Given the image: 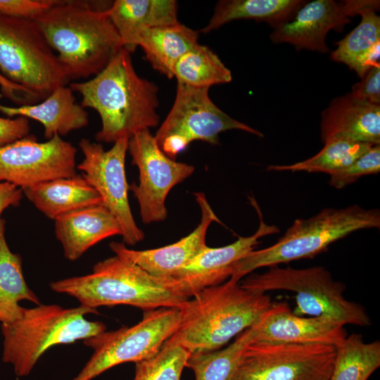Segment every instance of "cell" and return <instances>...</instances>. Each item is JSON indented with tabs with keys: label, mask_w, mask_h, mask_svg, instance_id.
Instances as JSON below:
<instances>
[{
	"label": "cell",
	"mask_w": 380,
	"mask_h": 380,
	"mask_svg": "<svg viewBox=\"0 0 380 380\" xmlns=\"http://www.w3.org/2000/svg\"><path fill=\"white\" fill-rule=\"evenodd\" d=\"M82 96L81 106L95 110L101 128L98 141L114 143L121 138L157 126L160 117L158 87L136 72L131 53L122 48L106 67L91 80L71 82Z\"/></svg>",
	"instance_id": "1"
},
{
	"label": "cell",
	"mask_w": 380,
	"mask_h": 380,
	"mask_svg": "<svg viewBox=\"0 0 380 380\" xmlns=\"http://www.w3.org/2000/svg\"><path fill=\"white\" fill-rule=\"evenodd\" d=\"M271 303L269 294L246 289L230 277L186 300L180 308L179 325L168 340L191 355L220 349L255 324Z\"/></svg>",
	"instance_id": "2"
},
{
	"label": "cell",
	"mask_w": 380,
	"mask_h": 380,
	"mask_svg": "<svg viewBox=\"0 0 380 380\" xmlns=\"http://www.w3.org/2000/svg\"><path fill=\"white\" fill-rule=\"evenodd\" d=\"M71 80L95 76L123 48L105 10L57 1L34 18Z\"/></svg>",
	"instance_id": "3"
},
{
	"label": "cell",
	"mask_w": 380,
	"mask_h": 380,
	"mask_svg": "<svg viewBox=\"0 0 380 380\" xmlns=\"http://www.w3.org/2000/svg\"><path fill=\"white\" fill-rule=\"evenodd\" d=\"M55 292L76 298L80 305H127L144 311L160 308H181L188 298L129 260L115 255L96 263L90 274L50 283Z\"/></svg>",
	"instance_id": "4"
},
{
	"label": "cell",
	"mask_w": 380,
	"mask_h": 380,
	"mask_svg": "<svg viewBox=\"0 0 380 380\" xmlns=\"http://www.w3.org/2000/svg\"><path fill=\"white\" fill-rule=\"evenodd\" d=\"M88 314L99 312L82 305L64 308L40 303L24 308L19 319L1 324L3 362L12 365L18 376H26L50 348L84 341L106 331L103 322L87 319Z\"/></svg>",
	"instance_id": "5"
},
{
	"label": "cell",
	"mask_w": 380,
	"mask_h": 380,
	"mask_svg": "<svg viewBox=\"0 0 380 380\" xmlns=\"http://www.w3.org/2000/svg\"><path fill=\"white\" fill-rule=\"evenodd\" d=\"M379 227L378 209H365L357 205L324 208L310 218L295 220L273 245L250 252L234 264L230 277L240 281L261 267L313 258L356 231Z\"/></svg>",
	"instance_id": "6"
},
{
	"label": "cell",
	"mask_w": 380,
	"mask_h": 380,
	"mask_svg": "<svg viewBox=\"0 0 380 380\" xmlns=\"http://www.w3.org/2000/svg\"><path fill=\"white\" fill-rule=\"evenodd\" d=\"M240 284L246 289L260 293L279 290L294 292L296 306L292 312L298 316L324 317L343 325L369 327L372 324L365 309L345 297L346 285L336 280L322 266L270 267L262 273L247 275Z\"/></svg>",
	"instance_id": "7"
},
{
	"label": "cell",
	"mask_w": 380,
	"mask_h": 380,
	"mask_svg": "<svg viewBox=\"0 0 380 380\" xmlns=\"http://www.w3.org/2000/svg\"><path fill=\"white\" fill-rule=\"evenodd\" d=\"M0 72L25 88L34 103L70 81L32 18L0 13Z\"/></svg>",
	"instance_id": "8"
},
{
	"label": "cell",
	"mask_w": 380,
	"mask_h": 380,
	"mask_svg": "<svg viewBox=\"0 0 380 380\" xmlns=\"http://www.w3.org/2000/svg\"><path fill=\"white\" fill-rule=\"evenodd\" d=\"M181 311L176 308H160L144 311L143 318L132 327L103 331L84 343L93 353L72 380H91L122 363H134L156 355L177 331Z\"/></svg>",
	"instance_id": "9"
},
{
	"label": "cell",
	"mask_w": 380,
	"mask_h": 380,
	"mask_svg": "<svg viewBox=\"0 0 380 380\" xmlns=\"http://www.w3.org/2000/svg\"><path fill=\"white\" fill-rule=\"evenodd\" d=\"M208 88L177 83L172 106L154 137L162 151L175 159L196 140L212 145L220 143V133L239 129L263 137L260 131L237 120L219 108L210 99Z\"/></svg>",
	"instance_id": "10"
},
{
	"label": "cell",
	"mask_w": 380,
	"mask_h": 380,
	"mask_svg": "<svg viewBox=\"0 0 380 380\" xmlns=\"http://www.w3.org/2000/svg\"><path fill=\"white\" fill-rule=\"evenodd\" d=\"M336 351L324 344L253 341L231 380H329Z\"/></svg>",
	"instance_id": "11"
},
{
	"label": "cell",
	"mask_w": 380,
	"mask_h": 380,
	"mask_svg": "<svg viewBox=\"0 0 380 380\" xmlns=\"http://www.w3.org/2000/svg\"><path fill=\"white\" fill-rule=\"evenodd\" d=\"M128 141L127 138H121L110 149L105 150L101 144L82 139L78 145L84 159L77 169L119 222L123 243L134 246L144 239V233L137 225L129 203V185L125 175Z\"/></svg>",
	"instance_id": "12"
},
{
	"label": "cell",
	"mask_w": 380,
	"mask_h": 380,
	"mask_svg": "<svg viewBox=\"0 0 380 380\" xmlns=\"http://www.w3.org/2000/svg\"><path fill=\"white\" fill-rule=\"evenodd\" d=\"M127 151L132 164L139 172V184L132 183L129 190L138 201L142 222L150 224L163 221L167 215L165 203L167 194L191 176L195 167L167 156L150 129L134 134L129 139Z\"/></svg>",
	"instance_id": "13"
},
{
	"label": "cell",
	"mask_w": 380,
	"mask_h": 380,
	"mask_svg": "<svg viewBox=\"0 0 380 380\" xmlns=\"http://www.w3.org/2000/svg\"><path fill=\"white\" fill-rule=\"evenodd\" d=\"M77 149L55 135L39 142L32 134L0 146V182L21 190L41 182L77 174Z\"/></svg>",
	"instance_id": "14"
},
{
	"label": "cell",
	"mask_w": 380,
	"mask_h": 380,
	"mask_svg": "<svg viewBox=\"0 0 380 380\" xmlns=\"http://www.w3.org/2000/svg\"><path fill=\"white\" fill-rule=\"evenodd\" d=\"M379 0H315L306 2L289 22L275 27L270 34L273 43L290 44L302 49L326 53L329 31L341 32L350 18L368 8L379 10Z\"/></svg>",
	"instance_id": "15"
},
{
	"label": "cell",
	"mask_w": 380,
	"mask_h": 380,
	"mask_svg": "<svg viewBox=\"0 0 380 380\" xmlns=\"http://www.w3.org/2000/svg\"><path fill=\"white\" fill-rule=\"evenodd\" d=\"M251 205L259 218L257 231L249 236H239L234 242L218 248L205 246L184 266L165 281L180 294L189 298L199 291L220 284L230 278L233 266L254 250L260 239L279 232L274 224H267L253 196Z\"/></svg>",
	"instance_id": "16"
},
{
	"label": "cell",
	"mask_w": 380,
	"mask_h": 380,
	"mask_svg": "<svg viewBox=\"0 0 380 380\" xmlns=\"http://www.w3.org/2000/svg\"><path fill=\"white\" fill-rule=\"evenodd\" d=\"M253 327L255 341L337 347L348 336L343 324L324 317L298 316L285 302L272 303Z\"/></svg>",
	"instance_id": "17"
},
{
	"label": "cell",
	"mask_w": 380,
	"mask_h": 380,
	"mask_svg": "<svg viewBox=\"0 0 380 380\" xmlns=\"http://www.w3.org/2000/svg\"><path fill=\"white\" fill-rule=\"evenodd\" d=\"M194 196L201 211V218L196 228L186 236L172 244L154 249L137 251L118 242H111L110 248L115 255L129 260L149 274L167 279L207 246L205 239L210 224L221 222L203 193H195Z\"/></svg>",
	"instance_id": "18"
},
{
	"label": "cell",
	"mask_w": 380,
	"mask_h": 380,
	"mask_svg": "<svg viewBox=\"0 0 380 380\" xmlns=\"http://www.w3.org/2000/svg\"><path fill=\"white\" fill-rule=\"evenodd\" d=\"M320 138L380 145V105L351 92L332 99L321 113Z\"/></svg>",
	"instance_id": "19"
},
{
	"label": "cell",
	"mask_w": 380,
	"mask_h": 380,
	"mask_svg": "<svg viewBox=\"0 0 380 380\" xmlns=\"http://www.w3.org/2000/svg\"><path fill=\"white\" fill-rule=\"evenodd\" d=\"M55 234L66 259L75 261L91 247L115 235H122L119 222L103 205L82 208L54 220Z\"/></svg>",
	"instance_id": "20"
},
{
	"label": "cell",
	"mask_w": 380,
	"mask_h": 380,
	"mask_svg": "<svg viewBox=\"0 0 380 380\" xmlns=\"http://www.w3.org/2000/svg\"><path fill=\"white\" fill-rule=\"evenodd\" d=\"M0 112L8 118L24 117L40 122L47 140L55 135L65 136L89 124L88 112L76 102L69 87L56 88L40 103L8 106L0 103Z\"/></svg>",
	"instance_id": "21"
},
{
	"label": "cell",
	"mask_w": 380,
	"mask_h": 380,
	"mask_svg": "<svg viewBox=\"0 0 380 380\" xmlns=\"http://www.w3.org/2000/svg\"><path fill=\"white\" fill-rule=\"evenodd\" d=\"M123 48L133 52L139 34L145 30L178 23L174 0H116L105 9Z\"/></svg>",
	"instance_id": "22"
},
{
	"label": "cell",
	"mask_w": 380,
	"mask_h": 380,
	"mask_svg": "<svg viewBox=\"0 0 380 380\" xmlns=\"http://www.w3.org/2000/svg\"><path fill=\"white\" fill-rule=\"evenodd\" d=\"M22 191L41 213L53 220L82 208L103 204L96 189L78 175L41 182Z\"/></svg>",
	"instance_id": "23"
},
{
	"label": "cell",
	"mask_w": 380,
	"mask_h": 380,
	"mask_svg": "<svg viewBox=\"0 0 380 380\" xmlns=\"http://www.w3.org/2000/svg\"><path fill=\"white\" fill-rule=\"evenodd\" d=\"M198 31L178 22L144 30L136 46L141 47L154 70L171 79L176 63L198 44Z\"/></svg>",
	"instance_id": "24"
},
{
	"label": "cell",
	"mask_w": 380,
	"mask_h": 380,
	"mask_svg": "<svg viewBox=\"0 0 380 380\" xmlns=\"http://www.w3.org/2000/svg\"><path fill=\"white\" fill-rule=\"evenodd\" d=\"M377 10L368 8L360 14L358 25L341 40L331 52V59L346 65L360 78L372 67L379 64L380 17Z\"/></svg>",
	"instance_id": "25"
},
{
	"label": "cell",
	"mask_w": 380,
	"mask_h": 380,
	"mask_svg": "<svg viewBox=\"0 0 380 380\" xmlns=\"http://www.w3.org/2000/svg\"><path fill=\"white\" fill-rule=\"evenodd\" d=\"M303 0H221L209 23L201 32L207 34L236 20L266 22L277 27L290 21L306 3Z\"/></svg>",
	"instance_id": "26"
},
{
	"label": "cell",
	"mask_w": 380,
	"mask_h": 380,
	"mask_svg": "<svg viewBox=\"0 0 380 380\" xmlns=\"http://www.w3.org/2000/svg\"><path fill=\"white\" fill-rule=\"evenodd\" d=\"M21 300L37 305L40 301L27 286L23 273L22 259L9 248L5 236V220H0V322L11 324L22 315Z\"/></svg>",
	"instance_id": "27"
},
{
	"label": "cell",
	"mask_w": 380,
	"mask_h": 380,
	"mask_svg": "<svg viewBox=\"0 0 380 380\" xmlns=\"http://www.w3.org/2000/svg\"><path fill=\"white\" fill-rule=\"evenodd\" d=\"M336 356L329 380H368L380 367V343L364 341L351 334L336 347Z\"/></svg>",
	"instance_id": "28"
},
{
	"label": "cell",
	"mask_w": 380,
	"mask_h": 380,
	"mask_svg": "<svg viewBox=\"0 0 380 380\" xmlns=\"http://www.w3.org/2000/svg\"><path fill=\"white\" fill-rule=\"evenodd\" d=\"M173 77L177 83L196 88L229 83L232 80L231 70L209 47L198 43L176 63Z\"/></svg>",
	"instance_id": "29"
},
{
	"label": "cell",
	"mask_w": 380,
	"mask_h": 380,
	"mask_svg": "<svg viewBox=\"0 0 380 380\" xmlns=\"http://www.w3.org/2000/svg\"><path fill=\"white\" fill-rule=\"evenodd\" d=\"M253 326L239 334L224 348L191 355L186 363L195 380H231L247 347L255 341Z\"/></svg>",
	"instance_id": "30"
},
{
	"label": "cell",
	"mask_w": 380,
	"mask_h": 380,
	"mask_svg": "<svg viewBox=\"0 0 380 380\" xmlns=\"http://www.w3.org/2000/svg\"><path fill=\"white\" fill-rule=\"evenodd\" d=\"M374 145L346 140H331L313 156L291 165H270L268 171L306 172L329 175L346 167Z\"/></svg>",
	"instance_id": "31"
},
{
	"label": "cell",
	"mask_w": 380,
	"mask_h": 380,
	"mask_svg": "<svg viewBox=\"0 0 380 380\" xmlns=\"http://www.w3.org/2000/svg\"><path fill=\"white\" fill-rule=\"evenodd\" d=\"M190 353L167 340L154 356L136 362L133 380H181Z\"/></svg>",
	"instance_id": "32"
},
{
	"label": "cell",
	"mask_w": 380,
	"mask_h": 380,
	"mask_svg": "<svg viewBox=\"0 0 380 380\" xmlns=\"http://www.w3.org/2000/svg\"><path fill=\"white\" fill-rule=\"evenodd\" d=\"M380 172V145H374L349 165L330 175L329 184L341 189L362 176Z\"/></svg>",
	"instance_id": "33"
},
{
	"label": "cell",
	"mask_w": 380,
	"mask_h": 380,
	"mask_svg": "<svg viewBox=\"0 0 380 380\" xmlns=\"http://www.w3.org/2000/svg\"><path fill=\"white\" fill-rule=\"evenodd\" d=\"M56 2V0H0V13L33 19Z\"/></svg>",
	"instance_id": "34"
},
{
	"label": "cell",
	"mask_w": 380,
	"mask_h": 380,
	"mask_svg": "<svg viewBox=\"0 0 380 380\" xmlns=\"http://www.w3.org/2000/svg\"><path fill=\"white\" fill-rule=\"evenodd\" d=\"M361 79L350 92L360 99L380 105V65L372 67Z\"/></svg>",
	"instance_id": "35"
},
{
	"label": "cell",
	"mask_w": 380,
	"mask_h": 380,
	"mask_svg": "<svg viewBox=\"0 0 380 380\" xmlns=\"http://www.w3.org/2000/svg\"><path fill=\"white\" fill-rule=\"evenodd\" d=\"M29 119L24 117H0V146L12 143L29 134Z\"/></svg>",
	"instance_id": "36"
},
{
	"label": "cell",
	"mask_w": 380,
	"mask_h": 380,
	"mask_svg": "<svg viewBox=\"0 0 380 380\" xmlns=\"http://www.w3.org/2000/svg\"><path fill=\"white\" fill-rule=\"evenodd\" d=\"M0 87L1 94L8 99L15 103L25 104H34L32 96L23 87L10 81L0 72Z\"/></svg>",
	"instance_id": "37"
},
{
	"label": "cell",
	"mask_w": 380,
	"mask_h": 380,
	"mask_svg": "<svg viewBox=\"0 0 380 380\" xmlns=\"http://www.w3.org/2000/svg\"><path fill=\"white\" fill-rule=\"evenodd\" d=\"M23 197V191L8 182H0V220L4 210L18 206Z\"/></svg>",
	"instance_id": "38"
}]
</instances>
